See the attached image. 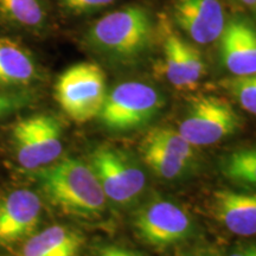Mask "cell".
Instances as JSON below:
<instances>
[{"instance_id":"6da1fadb","label":"cell","mask_w":256,"mask_h":256,"mask_svg":"<svg viewBox=\"0 0 256 256\" xmlns=\"http://www.w3.org/2000/svg\"><path fill=\"white\" fill-rule=\"evenodd\" d=\"M34 179L48 200L64 215L82 220L100 218L107 197L90 165L64 158L38 168Z\"/></svg>"},{"instance_id":"7a4b0ae2","label":"cell","mask_w":256,"mask_h":256,"mask_svg":"<svg viewBox=\"0 0 256 256\" xmlns=\"http://www.w3.org/2000/svg\"><path fill=\"white\" fill-rule=\"evenodd\" d=\"M153 20L146 8L130 5L104 16L92 25L88 43L112 58L130 60L142 56L153 38Z\"/></svg>"},{"instance_id":"3957f363","label":"cell","mask_w":256,"mask_h":256,"mask_svg":"<svg viewBox=\"0 0 256 256\" xmlns=\"http://www.w3.org/2000/svg\"><path fill=\"white\" fill-rule=\"evenodd\" d=\"M106 98V74L96 63L74 64L64 70L56 81L57 104L76 122H87L98 116Z\"/></svg>"},{"instance_id":"277c9868","label":"cell","mask_w":256,"mask_h":256,"mask_svg":"<svg viewBox=\"0 0 256 256\" xmlns=\"http://www.w3.org/2000/svg\"><path fill=\"white\" fill-rule=\"evenodd\" d=\"M162 106L164 98L153 86L138 81L122 82L107 92L98 118L108 130L126 132L151 122Z\"/></svg>"},{"instance_id":"5b68a950","label":"cell","mask_w":256,"mask_h":256,"mask_svg":"<svg viewBox=\"0 0 256 256\" xmlns=\"http://www.w3.org/2000/svg\"><path fill=\"white\" fill-rule=\"evenodd\" d=\"M89 165L107 200L115 204L130 206L142 194L147 183L145 171L122 150L98 147L92 152Z\"/></svg>"},{"instance_id":"8992f818","label":"cell","mask_w":256,"mask_h":256,"mask_svg":"<svg viewBox=\"0 0 256 256\" xmlns=\"http://www.w3.org/2000/svg\"><path fill=\"white\" fill-rule=\"evenodd\" d=\"M62 126L48 114H36L17 121L12 128V145L18 164L36 171L60 158L63 152Z\"/></svg>"},{"instance_id":"52a82bcc","label":"cell","mask_w":256,"mask_h":256,"mask_svg":"<svg viewBox=\"0 0 256 256\" xmlns=\"http://www.w3.org/2000/svg\"><path fill=\"white\" fill-rule=\"evenodd\" d=\"M241 121L228 101L214 95H200L188 104L178 132L194 147L210 146L232 136Z\"/></svg>"},{"instance_id":"ba28073f","label":"cell","mask_w":256,"mask_h":256,"mask_svg":"<svg viewBox=\"0 0 256 256\" xmlns=\"http://www.w3.org/2000/svg\"><path fill=\"white\" fill-rule=\"evenodd\" d=\"M140 238L156 248H166L186 241L194 232L188 212L174 200L153 198L142 204L133 220Z\"/></svg>"},{"instance_id":"9c48e42d","label":"cell","mask_w":256,"mask_h":256,"mask_svg":"<svg viewBox=\"0 0 256 256\" xmlns=\"http://www.w3.org/2000/svg\"><path fill=\"white\" fill-rule=\"evenodd\" d=\"M42 214L40 196L28 188H17L0 198V247H8L34 235Z\"/></svg>"},{"instance_id":"30bf717a","label":"cell","mask_w":256,"mask_h":256,"mask_svg":"<svg viewBox=\"0 0 256 256\" xmlns=\"http://www.w3.org/2000/svg\"><path fill=\"white\" fill-rule=\"evenodd\" d=\"M164 28L162 49L166 78L176 88L192 89L206 72L203 55L177 32L168 26Z\"/></svg>"},{"instance_id":"8fae6325","label":"cell","mask_w":256,"mask_h":256,"mask_svg":"<svg viewBox=\"0 0 256 256\" xmlns=\"http://www.w3.org/2000/svg\"><path fill=\"white\" fill-rule=\"evenodd\" d=\"M174 17L178 26L198 44L218 40L226 25L218 0H174Z\"/></svg>"},{"instance_id":"7c38bea8","label":"cell","mask_w":256,"mask_h":256,"mask_svg":"<svg viewBox=\"0 0 256 256\" xmlns=\"http://www.w3.org/2000/svg\"><path fill=\"white\" fill-rule=\"evenodd\" d=\"M220 57L234 76L256 74V28L243 18L226 22L220 36Z\"/></svg>"},{"instance_id":"4fadbf2b","label":"cell","mask_w":256,"mask_h":256,"mask_svg":"<svg viewBox=\"0 0 256 256\" xmlns=\"http://www.w3.org/2000/svg\"><path fill=\"white\" fill-rule=\"evenodd\" d=\"M211 211L217 222L232 234L256 235V194L218 190L212 196Z\"/></svg>"},{"instance_id":"5bb4252c","label":"cell","mask_w":256,"mask_h":256,"mask_svg":"<svg viewBox=\"0 0 256 256\" xmlns=\"http://www.w3.org/2000/svg\"><path fill=\"white\" fill-rule=\"evenodd\" d=\"M83 238L66 226H51L26 238L20 256H78Z\"/></svg>"},{"instance_id":"9a60e30c","label":"cell","mask_w":256,"mask_h":256,"mask_svg":"<svg viewBox=\"0 0 256 256\" xmlns=\"http://www.w3.org/2000/svg\"><path fill=\"white\" fill-rule=\"evenodd\" d=\"M37 78L36 63L17 42L0 38V87L30 84Z\"/></svg>"},{"instance_id":"2e32d148","label":"cell","mask_w":256,"mask_h":256,"mask_svg":"<svg viewBox=\"0 0 256 256\" xmlns=\"http://www.w3.org/2000/svg\"><path fill=\"white\" fill-rule=\"evenodd\" d=\"M140 152L147 168L159 178L166 180L183 177L191 168L190 165L177 156L145 139L140 144Z\"/></svg>"},{"instance_id":"e0dca14e","label":"cell","mask_w":256,"mask_h":256,"mask_svg":"<svg viewBox=\"0 0 256 256\" xmlns=\"http://www.w3.org/2000/svg\"><path fill=\"white\" fill-rule=\"evenodd\" d=\"M220 172L229 180L256 188V148H243L220 160Z\"/></svg>"},{"instance_id":"ac0fdd59","label":"cell","mask_w":256,"mask_h":256,"mask_svg":"<svg viewBox=\"0 0 256 256\" xmlns=\"http://www.w3.org/2000/svg\"><path fill=\"white\" fill-rule=\"evenodd\" d=\"M144 139L158 145L178 158L184 160L186 164L192 166L196 160V147L191 145L185 138L172 128L156 127L148 130Z\"/></svg>"},{"instance_id":"d6986e66","label":"cell","mask_w":256,"mask_h":256,"mask_svg":"<svg viewBox=\"0 0 256 256\" xmlns=\"http://www.w3.org/2000/svg\"><path fill=\"white\" fill-rule=\"evenodd\" d=\"M0 10L12 22L26 28L40 26L46 20L40 0H0Z\"/></svg>"},{"instance_id":"ffe728a7","label":"cell","mask_w":256,"mask_h":256,"mask_svg":"<svg viewBox=\"0 0 256 256\" xmlns=\"http://www.w3.org/2000/svg\"><path fill=\"white\" fill-rule=\"evenodd\" d=\"M223 87L244 110L256 116V74L234 76L223 82Z\"/></svg>"},{"instance_id":"44dd1931","label":"cell","mask_w":256,"mask_h":256,"mask_svg":"<svg viewBox=\"0 0 256 256\" xmlns=\"http://www.w3.org/2000/svg\"><path fill=\"white\" fill-rule=\"evenodd\" d=\"M115 0H62L63 5L70 11L84 14L92 12L95 10L106 8V6L113 4Z\"/></svg>"},{"instance_id":"7402d4cb","label":"cell","mask_w":256,"mask_h":256,"mask_svg":"<svg viewBox=\"0 0 256 256\" xmlns=\"http://www.w3.org/2000/svg\"><path fill=\"white\" fill-rule=\"evenodd\" d=\"M25 104L23 96L0 94V119L14 113Z\"/></svg>"},{"instance_id":"603a6c76","label":"cell","mask_w":256,"mask_h":256,"mask_svg":"<svg viewBox=\"0 0 256 256\" xmlns=\"http://www.w3.org/2000/svg\"><path fill=\"white\" fill-rule=\"evenodd\" d=\"M96 256H140V255L128 248L120 247V246L108 244L98 249V255Z\"/></svg>"},{"instance_id":"cb8c5ba5","label":"cell","mask_w":256,"mask_h":256,"mask_svg":"<svg viewBox=\"0 0 256 256\" xmlns=\"http://www.w3.org/2000/svg\"><path fill=\"white\" fill-rule=\"evenodd\" d=\"M228 256H256V243H249L235 248Z\"/></svg>"},{"instance_id":"d4e9b609","label":"cell","mask_w":256,"mask_h":256,"mask_svg":"<svg viewBox=\"0 0 256 256\" xmlns=\"http://www.w3.org/2000/svg\"><path fill=\"white\" fill-rule=\"evenodd\" d=\"M183 256H220V255L216 249L210 248V247H203V248H197L194 249V250L188 252Z\"/></svg>"},{"instance_id":"484cf974","label":"cell","mask_w":256,"mask_h":256,"mask_svg":"<svg viewBox=\"0 0 256 256\" xmlns=\"http://www.w3.org/2000/svg\"><path fill=\"white\" fill-rule=\"evenodd\" d=\"M235 2H240V4L247 5V6H254V5H256V0H235Z\"/></svg>"}]
</instances>
